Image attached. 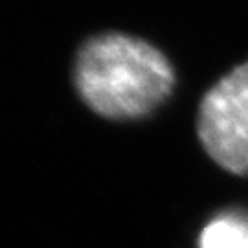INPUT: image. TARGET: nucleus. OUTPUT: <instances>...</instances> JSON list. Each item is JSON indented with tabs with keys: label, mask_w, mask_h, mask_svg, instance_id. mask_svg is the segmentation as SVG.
I'll return each mask as SVG.
<instances>
[{
	"label": "nucleus",
	"mask_w": 248,
	"mask_h": 248,
	"mask_svg": "<svg viewBox=\"0 0 248 248\" xmlns=\"http://www.w3.org/2000/svg\"><path fill=\"white\" fill-rule=\"evenodd\" d=\"M175 70L156 46L140 37L105 31L87 39L74 62V87L92 112L138 120L171 96Z\"/></svg>",
	"instance_id": "1"
},
{
	"label": "nucleus",
	"mask_w": 248,
	"mask_h": 248,
	"mask_svg": "<svg viewBox=\"0 0 248 248\" xmlns=\"http://www.w3.org/2000/svg\"><path fill=\"white\" fill-rule=\"evenodd\" d=\"M197 136L219 168L248 177V61L206 90L197 110Z\"/></svg>",
	"instance_id": "2"
},
{
	"label": "nucleus",
	"mask_w": 248,
	"mask_h": 248,
	"mask_svg": "<svg viewBox=\"0 0 248 248\" xmlns=\"http://www.w3.org/2000/svg\"><path fill=\"white\" fill-rule=\"evenodd\" d=\"M199 248H248V217L243 213L215 217L201 232Z\"/></svg>",
	"instance_id": "3"
}]
</instances>
